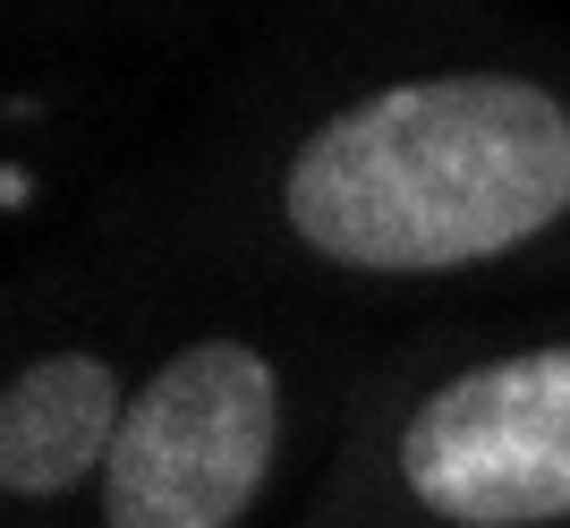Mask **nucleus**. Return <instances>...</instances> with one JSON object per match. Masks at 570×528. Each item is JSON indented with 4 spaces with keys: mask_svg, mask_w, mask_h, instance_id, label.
<instances>
[{
    "mask_svg": "<svg viewBox=\"0 0 570 528\" xmlns=\"http://www.w3.org/2000/svg\"><path fill=\"white\" fill-rule=\"evenodd\" d=\"M282 434V384L247 341H196L128 401L102 469L111 528H230Z\"/></svg>",
    "mask_w": 570,
    "mask_h": 528,
    "instance_id": "2",
    "label": "nucleus"
},
{
    "mask_svg": "<svg viewBox=\"0 0 570 528\" xmlns=\"http://www.w3.org/2000/svg\"><path fill=\"white\" fill-rule=\"evenodd\" d=\"M119 375L86 350H51L0 392V486L9 495H60L86 469H111L119 443Z\"/></svg>",
    "mask_w": 570,
    "mask_h": 528,
    "instance_id": "4",
    "label": "nucleus"
},
{
    "mask_svg": "<svg viewBox=\"0 0 570 528\" xmlns=\"http://www.w3.org/2000/svg\"><path fill=\"white\" fill-rule=\"evenodd\" d=\"M289 231L357 273H443L537 239L570 205V111L528 77H417L315 128Z\"/></svg>",
    "mask_w": 570,
    "mask_h": 528,
    "instance_id": "1",
    "label": "nucleus"
},
{
    "mask_svg": "<svg viewBox=\"0 0 570 528\" xmlns=\"http://www.w3.org/2000/svg\"><path fill=\"white\" fill-rule=\"evenodd\" d=\"M401 478L460 528L570 520V341L443 384L401 434Z\"/></svg>",
    "mask_w": 570,
    "mask_h": 528,
    "instance_id": "3",
    "label": "nucleus"
}]
</instances>
